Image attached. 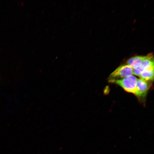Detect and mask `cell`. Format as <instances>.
Returning <instances> with one entry per match:
<instances>
[{"label":"cell","instance_id":"6da1fadb","mask_svg":"<svg viewBox=\"0 0 154 154\" xmlns=\"http://www.w3.org/2000/svg\"><path fill=\"white\" fill-rule=\"evenodd\" d=\"M137 79L134 75H131L122 79L115 80L109 82L116 84L121 87L126 92L134 94Z\"/></svg>","mask_w":154,"mask_h":154},{"label":"cell","instance_id":"7a4b0ae2","mask_svg":"<svg viewBox=\"0 0 154 154\" xmlns=\"http://www.w3.org/2000/svg\"><path fill=\"white\" fill-rule=\"evenodd\" d=\"M133 69L127 64L118 67L110 75L109 82L124 78L133 74Z\"/></svg>","mask_w":154,"mask_h":154},{"label":"cell","instance_id":"3957f363","mask_svg":"<svg viewBox=\"0 0 154 154\" xmlns=\"http://www.w3.org/2000/svg\"><path fill=\"white\" fill-rule=\"evenodd\" d=\"M150 86L147 81L137 79L134 94L139 98H144Z\"/></svg>","mask_w":154,"mask_h":154},{"label":"cell","instance_id":"277c9868","mask_svg":"<svg viewBox=\"0 0 154 154\" xmlns=\"http://www.w3.org/2000/svg\"><path fill=\"white\" fill-rule=\"evenodd\" d=\"M145 56H136L131 58L127 61V64L133 69L141 66Z\"/></svg>","mask_w":154,"mask_h":154},{"label":"cell","instance_id":"5b68a950","mask_svg":"<svg viewBox=\"0 0 154 154\" xmlns=\"http://www.w3.org/2000/svg\"><path fill=\"white\" fill-rule=\"evenodd\" d=\"M141 66L144 70L154 69V60L153 55L151 53L145 56L144 58Z\"/></svg>","mask_w":154,"mask_h":154},{"label":"cell","instance_id":"8992f818","mask_svg":"<svg viewBox=\"0 0 154 154\" xmlns=\"http://www.w3.org/2000/svg\"><path fill=\"white\" fill-rule=\"evenodd\" d=\"M139 76L140 79L147 82L153 80L154 69L144 70Z\"/></svg>","mask_w":154,"mask_h":154},{"label":"cell","instance_id":"52a82bcc","mask_svg":"<svg viewBox=\"0 0 154 154\" xmlns=\"http://www.w3.org/2000/svg\"><path fill=\"white\" fill-rule=\"evenodd\" d=\"M143 70V69L141 66L139 67L133 69V74L139 76Z\"/></svg>","mask_w":154,"mask_h":154}]
</instances>
